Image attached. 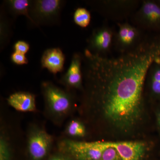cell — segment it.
Listing matches in <instances>:
<instances>
[{
	"mask_svg": "<svg viewBox=\"0 0 160 160\" xmlns=\"http://www.w3.org/2000/svg\"><path fill=\"white\" fill-rule=\"evenodd\" d=\"M160 55V34L147 33L135 49L117 57H102L85 49L82 73L87 95L102 105L116 126L128 128L137 122L146 75Z\"/></svg>",
	"mask_w": 160,
	"mask_h": 160,
	"instance_id": "6da1fadb",
	"label": "cell"
},
{
	"mask_svg": "<svg viewBox=\"0 0 160 160\" xmlns=\"http://www.w3.org/2000/svg\"><path fill=\"white\" fill-rule=\"evenodd\" d=\"M41 88L46 114L55 124H61L73 109L72 95L49 82H43Z\"/></svg>",
	"mask_w": 160,
	"mask_h": 160,
	"instance_id": "7a4b0ae2",
	"label": "cell"
},
{
	"mask_svg": "<svg viewBox=\"0 0 160 160\" xmlns=\"http://www.w3.org/2000/svg\"><path fill=\"white\" fill-rule=\"evenodd\" d=\"M142 2L141 0H102L90 1L88 3L106 19L117 23L130 19Z\"/></svg>",
	"mask_w": 160,
	"mask_h": 160,
	"instance_id": "3957f363",
	"label": "cell"
},
{
	"mask_svg": "<svg viewBox=\"0 0 160 160\" xmlns=\"http://www.w3.org/2000/svg\"><path fill=\"white\" fill-rule=\"evenodd\" d=\"M58 148L63 153L76 160H100L109 142H82L70 138L62 140Z\"/></svg>",
	"mask_w": 160,
	"mask_h": 160,
	"instance_id": "277c9868",
	"label": "cell"
},
{
	"mask_svg": "<svg viewBox=\"0 0 160 160\" xmlns=\"http://www.w3.org/2000/svg\"><path fill=\"white\" fill-rule=\"evenodd\" d=\"M129 19L131 24L145 32L160 34V6L155 0H142Z\"/></svg>",
	"mask_w": 160,
	"mask_h": 160,
	"instance_id": "5b68a950",
	"label": "cell"
},
{
	"mask_svg": "<svg viewBox=\"0 0 160 160\" xmlns=\"http://www.w3.org/2000/svg\"><path fill=\"white\" fill-rule=\"evenodd\" d=\"M114 40L115 50L119 54L133 50L142 42L147 33L127 21L117 23Z\"/></svg>",
	"mask_w": 160,
	"mask_h": 160,
	"instance_id": "8992f818",
	"label": "cell"
},
{
	"mask_svg": "<svg viewBox=\"0 0 160 160\" xmlns=\"http://www.w3.org/2000/svg\"><path fill=\"white\" fill-rule=\"evenodd\" d=\"M52 136L37 125L29 127L27 134V149L32 160H42L50 151L53 145Z\"/></svg>",
	"mask_w": 160,
	"mask_h": 160,
	"instance_id": "52a82bcc",
	"label": "cell"
},
{
	"mask_svg": "<svg viewBox=\"0 0 160 160\" xmlns=\"http://www.w3.org/2000/svg\"><path fill=\"white\" fill-rule=\"evenodd\" d=\"M116 30L107 24L93 30L87 40V49L92 54L109 57L114 47Z\"/></svg>",
	"mask_w": 160,
	"mask_h": 160,
	"instance_id": "ba28073f",
	"label": "cell"
},
{
	"mask_svg": "<svg viewBox=\"0 0 160 160\" xmlns=\"http://www.w3.org/2000/svg\"><path fill=\"white\" fill-rule=\"evenodd\" d=\"M63 3L60 0L31 1L30 16L35 26L54 22L58 17Z\"/></svg>",
	"mask_w": 160,
	"mask_h": 160,
	"instance_id": "9c48e42d",
	"label": "cell"
},
{
	"mask_svg": "<svg viewBox=\"0 0 160 160\" xmlns=\"http://www.w3.org/2000/svg\"><path fill=\"white\" fill-rule=\"evenodd\" d=\"M82 62L83 56L74 53L69 69L61 79L63 85L68 89L82 88Z\"/></svg>",
	"mask_w": 160,
	"mask_h": 160,
	"instance_id": "30bf717a",
	"label": "cell"
},
{
	"mask_svg": "<svg viewBox=\"0 0 160 160\" xmlns=\"http://www.w3.org/2000/svg\"><path fill=\"white\" fill-rule=\"evenodd\" d=\"M122 160H141L146 149L145 143L139 142H110Z\"/></svg>",
	"mask_w": 160,
	"mask_h": 160,
	"instance_id": "8fae6325",
	"label": "cell"
},
{
	"mask_svg": "<svg viewBox=\"0 0 160 160\" xmlns=\"http://www.w3.org/2000/svg\"><path fill=\"white\" fill-rule=\"evenodd\" d=\"M9 106L22 112H33L37 111L34 94L27 92H18L12 93L7 99Z\"/></svg>",
	"mask_w": 160,
	"mask_h": 160,
	"instance_id": "7c38bea8",
	"label": "cell"
},
{
	"mask_svg": "<svg viewBox=\"0 0 160 160\" xmlns=\"http://www.w3.org/2000/svg\"><path fill=\"white\" fill-rule=\"evenodd\" d=\"M65 60V56L60 48H51L44 52L41 59V64L43 68L56 74L62 71Z\"/></svg>",
	"mask_w": 160,
	"mask_h": 160,
	"instance_id": "4fadbf2b",
	"label": "cell"
},
{
	"mask_svg": "<svg viewBox=\"0 0 160 160\" xmlns=\"http://www.w3.org/2000/svg\"><path fill=\"white\" fill-rule=\"evenodd\" d=\"M149 92L152 95L160 98V63L154 62L151 64L146 75Z\"/></svg>",
	"mask_w": 160,
	"mask_h": 160,
	"instance_id": "5bb4252c",
	"label": "cell"
},
{
	"mask_svg": "<svg viewBox=\"0 0 160 160\" xmlns=\"http://www.w3.org/2000/svg\"><path fill=\"white\" fill-rule=\"evenodd\" d=\"M7 8L12 14L26 16L32 24H35L30 16L31 1L29 0H9L5 2Z\"/></svg>",
	"mask_w": 160,
	"mask_h": 160,
	"instance_id": "9a60e30c",
	"label": "cell"
},
{
	"mask_svg": "<svg viewBox=\"0 0 160 160\" xmlns=\"http://www.w3.org/2000/svg\"><path fill=\"white\" fill-rule=\"evenodd\" d=\"M86 132L84 124L76 119L69 122L65 129V133L69 138H83L86 136Z\"/></svg>",
	"mask_w": 160,
	"mask_h": 160,
	"instance_id": "2e32d148",
	"label": "cell"
},
{
	"mask_svg": "<svg viewBox=\"0 0 160 160\" xmlns=\"http://www.w3.org/2000/svg\"><path fill=\"white\" fill-rule=\"evenodd\" d=\"M12 145L6 132L1 129L0 135V160H11Z\"/></svg>",
	"mask_w": 160,
	"mask_h": 160,
	"instance_id": "e0dca14e",
	"label": "cell"
},
{
	"mask_svg": "<svg viewBox=\"0 0 160 160\" xmlns=\"http://www.w3.org/2000/svg\"><path fill=\"white\" fill-rule=\"evenodd\" d=\"M73 19L76 25L82 28L89 26L91 21L90 12L85 8H78L73 15Z\"/></svg>",
	"mask_w": 160,
	"mask_h": 160,
	"instance_id": "ac0fdd59",
	"label": "cell"
},
{
	"mask_svg": "<svg viewBox=\"0 0 160 160\" xmlns=\"http://www.w3.org/2000/svg\"><path fill=\"white\" fill-rule=\"evenodd\" d=\"M9 26L8 22L3 18L1 20V48L5 46L9 40Z\"/></svg>",
	"mask_w": 160,
	"mask_h": 160,
	"instance_id": "d6986e66",
	"label": "cell"
},
{
	"mask_svg": "<svg viewBox=\"0 0 160 160\" xmlns=\"http://www.w3.org/2000/svg\"><path fill=\"white\" fill-rule=\"evenodd\" d=\"M100 160H122L116 149L111 146L109 142V146L103 152Z\"/></svg>",
	"mask_w": 160,
	"mask_h": 160,
	"instance_id": "ffe728a7",
	"label": "cell"
},
{
	"mask_svg": "<svg viewBox=\"0 0 160 160\" xmlns=\"http://www.w3.org/2000/svg\"><path fill=\"white\" fill-rule=\"evenodd\" d=\"M12 61L18 65H23L28 64V61L25 54L14 52L11 55Z\"/></svg>",
	"mask_w": 160,
	"mask_h": 160,
	"instance_id": "44dd1931",
	"label": "cell"
},
{
	"mask_svg": "<svg viewBox=\"0 0 160 160\" xmlns=\"http://www.w3.org/2000/svg\"><path fill=\"white\" fill-rule=\"evenodd\" d=\"M14 49L15 52L25 55L29 51V45L25 41H18L15 44Z\"/></svg>",
	"mask_w": 160,
	"mask_h": 160,
	"instance_id": "7402d4cb",
	"label": "cell"
},
{
	"mask_svg": "<svg viewBox=\"0 0 160 160\" xmlns=\"http://www.w3.org/2000/svg\"><path fill=\"white\" fill-rule=\"evenodd\" d=\"M49 160H68L66 158L61 157H55L52 158Z\"/></svg>",
	"mask_w": 160,
	"mask_h": 160,
	"instance_id": "603a6c76",
	"label": "cell"
},
{
	"mask_svg": "<svg viewBox=\"0 0 160 160\" xmlns=\"http://www.w3.org/2000/svg\"><path fill=\"white\" fill-rule=\"evenodd\" d=\"M155 1L157 3L159 6H160V0H155Z\"/></svg>",
	"mask_w": 160,
	"mask_h": 160,
	"instance_id": "cb8c5ba5",
	"label": "cell"
},
{
	"mask_svg": "<svg viewBox=\"0 0 160 160\" xmlns=\"http://www.w3.org/2000/svg\"><path fill=\"white\" fill-rule=\"evenodd\" d=\"M159 122L160 126V113L159 115Z\"/></svg>",
	"mask_w": 160,
	"mask_h": 160,
	"instance_id": "d4e9b609",
	"label": "cell"
},
{
	"mask_svg": "<svg viewBox=\"0 0 160 160\" xmlns=\"http://www.w3.org/2000/svg\"></svg>",
	"mask_w": 160,
	"mask_h": 160,
	"instance_id": "484cf974",
	"label": "cell"
}]
</instances>
